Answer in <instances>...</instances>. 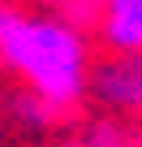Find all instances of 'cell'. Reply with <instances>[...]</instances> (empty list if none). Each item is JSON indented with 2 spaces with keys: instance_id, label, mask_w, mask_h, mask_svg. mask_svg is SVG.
Here are the masks:
<instances>
[{
  "instance_id": "obj_5",
  "label": "cell",
  "mask_w": 142,
  "mask_h": 147,
  "mask_svg": "<svg viewBox=\"0 0 142 147\" xmlns=\"http://www.w3.org/2000/svg\"><path fill=\"white\" fill-rule=\"evenodd\" d=\"M47 5H52L56 13H65V18H73L78 26L99 22V0H47Z\"/></svg>"
},
{
  "instance_id": "obj_3",
  "label": "cell",
  "mask_w": 142,
  "mask_h": 147,
  "mask_svg": "<svg viewBox=\"0 0 142 147\" xmlns=\"http://www.w3.org/2000/svg\"><path fill=\"white\" fill-rule=\"evenodd\" d=\"M95 30L108 52H138L142 48V0H99Z\"/></svg>"
},
{
  "instance_id": "obj_6",
  "label": "cell",
  "mask_w": 142,
  "mask_h": 147,
  "mask_svg": "<svg viewBox=\"0 0 142 147\" xmlns=\"http://www.w3.org/2000/svg\"><path fill=\"white\" fill-rule=\"evenodd\" d=\"M60 147H95L91 138H69V143H60Z\"/></svg>"
},
{
  "instance_id": "obj_1",
  "label": "cell",
  "mask_w": 142,
  "mask_h": 147,
  "mask_svg": "<svg viewBox=\"0 0 142 147\" xmlns=\"http://www.w3.org/2000/svg\"><path fill=\"white\" fill-rule=\"evenodd\" d=\"M0 65L52 108L69 113L91 82V43L65 13H35L0 0Z\"/></svg>"
},
{
  "instance_id": "obj_4",
  "label": "cell",
  "mask_w": 142,
  "mask_h": 147,
  "mask_svg": "<svg viewBox=\"0 0 142 147\" xmlns=\"http://www.w3.org/2000/svg\"><path fill=\"white\" fill-rule=\"evenodd\" d=\"M9 113H13V121H17L22 130H30V134H35V130H47V125L60 117V108H52V104H47L43 95H35L30 87H26V95H17V100H13V108H9Z\"/></svg>"
},
{
  "instance_id": "obj_2",
  "label": "cell",
  "mask_w": 142,
  "mask_h": 147,
  "mask_svg": "<svg viewBox=\"0 0 142 147\" xmlns=\"http://www.w3.org/2000/svg\"><path fill=\"white\" fill-rule=\"evenodd\" d=\"M86 95L99 100L108 113H142V48L112 52L108 61H91Z\"/></svg>"
}]
</instances>
